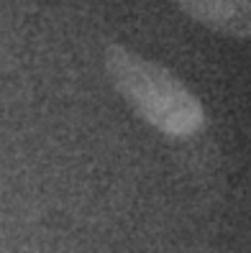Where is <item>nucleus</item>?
Returning <instances> with one entry per match:
<instances>
[{"instance_id": "obj_1", "label": "nucleus", "mask_w": 251, "mask_h": 253, "mask_svg": "<svg viewBox=\"0 0 251 253\" xmlns=\"http://www.w3.org/2000/svg\"><path fill=\"white\" fill-rule=\"evenodd\" d=\"M102 64L131 110L164 136L190 138L205 128L208 115L200 97L164 64L144 59L123 43H108Z\"/></svg>"}, {"instance_id": "obj_2", "label": "nucleus", "mask_w": 251, "mask_h": 253, "mask_svg": "<svg viewBox=\"0 0 251 253\" xmlns=\"http://www.w3.org/2000/svg\"><path fill=\"white\" fill-rule=\"evenodd\" d=\"M180 10L208 31L251 41V0H174Z\"/></svg>"}]
</instances>
